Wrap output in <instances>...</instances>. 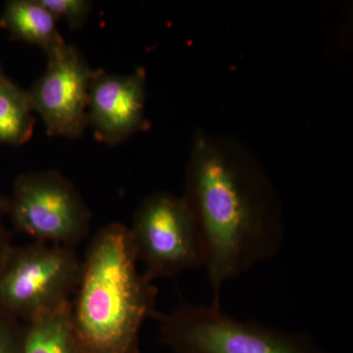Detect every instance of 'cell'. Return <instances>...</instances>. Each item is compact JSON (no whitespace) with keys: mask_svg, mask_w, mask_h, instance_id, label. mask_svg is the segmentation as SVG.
I'll list each match as a JSON object with an SVG mask.
<instances>
[{"mask_svg":"<svg viewBox=\"0 0 353 353\" xmlns=\"http://www.w3.org/2000/svg\"><path fill=\"white\" fill-rule=\"evenodd\" d=\"M183 199L203 241L212 303L220 304L228 282L273 259L282 248V203L246 146L203 132L194 137Z\"/></svg>","mask_w":353,"mask_h":353,"instance_id":"1","label":"cell"},{"mask_svg":"<svg viewBox=\"0 0 353 353\" xmlns=\"http://www.w3.org/2000/svg\"><path fill=\"white\" fill-rule=\"evenodd\" d=\"M158 290L138 269L129 230L102 228L81 262L70 324L81 353H139V333L155 319Z\"/></svg>","mask_w":353,"mask_h":353,"instance_id":"2","label":"cell"},{"mask_svg":"<svg viewBox=\"0 0 353 353\" xmlns=\"http://www.w3.org/2000/svg\"><path fill=\"white\" fill-rule=\"evenodd\" d=\"M155 319L161 341L176 353H326L310 336L238 319L220 304L181 303Z\"/></svg>","mask_w":353,"mask_h":353,"instance_id":"3","label":"cell"},{"mask_svg":"<svg viewBox=\"0 0 353 353\" xmlns=\"http://www.w3.org/2000/svg\"><path fill=\"white\" fill-rule=\"evenodd\" d=\"M81 262L69 246H11L0 262V313L27 323L71 303Z\"/></svg>","mask_w":353,"mask_h":353,"instance_id":"4","label":"cell"},{"mask_svg":"<svg viewBox=\"0 0 353 353\" xmlns=\"http://www.w3.org/2000/svg\"><path fill=\"white\" fill-rule=\"evenodd\" d=\"M129 230L138 262L150 282L205 264L201 232L183 196L160 192L137 209Z\"/></svg>","mask_w":353,"mask_h":353,"instance_id":"5","label":"cell"},{"mask_svg":"<svg viewBox=\"0 0 353 353\" xmlns=\"http://www.w3.org/2000/svg\"><path fill=\"white\" fill-rule=\"evenodd\" d=\"M14 229L34 241L75 248L90 230V209L75 185L57 171L23 174L7 197Z\"/></svg>","mask_w":353,"mask_h":353,"instance_id":"6","label":"cell"},{"mask_svg":"<svg viewBox=\"0 0 353 353\" xmlns=\"http://www.w3.org/2000/svg\"><path fill=\"white\" fill-rule=\"evenodd\" d=\"M97 71L80 51L66 46L48 57L43 75L29 90L34 112L50 136L75 139L88 127V94Z\"/></svg>","mask_w":353,"mask_h":353,"instance_id":"7","label":"cell"},{"mask_svg":"<svg viewBox=\"0 0 353 353\" xmlns=\"http://www.w3.org/2000/svg\"><path fill=\"white\" fill-rule=\"evenodd\" d=\"M146 80L143 70L114 75L97 70L88 94V126L95 138L117 145L145 129Z\"/></svg>","mask_w":353,"mask_h":353,"instance_id":"8","label":"cell"},{"mask_svg":"<svg viewBox=\"0 0 353 353\" xmlns=\"http://www.w3.org/2000/svg\"><path fill=\"white\" fill-rule=\"evenodd\" d=\"M57 22L39 0L7 1L0 16V27L14 39L39 46L48 57L67 44L58 32Z\"/></svg>","mask_w":353,"mask_h":353,"instance_id":"9","label":"cell"},{"mask_svg":"<svg viewBox=\"0 0 353 353\" xmlns=\"http://www.w3.org/2000/svg\"><path fill=\"white\" fill-rule=\"evenodd\" d=\"M29 92L0 80V145L19 146L32 138L34 118Z\"/></svg>","mask_w":353,"mask_h":353,"instance_id":"10","label":"cell"},{"mask_svg":"<svg viewBox=\"0 0 353 353\" xmlns=\"http://www.w3.org/2000/svg\"><path fill=\"white\" fill-rule=\"evenodd\" d=\"M71 303L26 324L25 353H81L70 324Z\"/></svg>","mask_w":353,"mask_h":353,"instance_id":"11","label":"cell"},{"mask_svg":"<svg viewBox=\"0 0 353 353\" xmlns=\"http://www.w3.org/2000/svg\"><path fill=\"white\" fill-rule=\"evenodd\" d=\"M55 20H63L70 29H80L87 21L92 2L88 0H39Z\"/></svg>","mask_w":353,"mask_h":353,"instance_id":"12","label":"cell"},{"mask_svg":"<svg viewBox=\"0 0 353 353\" xmlns=\"http://www.w3.org/2000/svg\"><path fill=\"white\" fill-rule=\"evenodd\" d=\"M26 324L0 313V353H25Z\"/></svg>","mask_w":353,"mask_h":353,"instance_id":"13","label":"cell"},{"mask_svg":"<svg viewBox=\"0 0 353 353\" xmlns=\"http://www.w3.org/2000/svg\"><path fill=\"white\" fill-rule=\"evenodd\" d=\"M6 216H7V197L0 194V262L13 245L11 243L10 233L6 229V223H4Z\"/></svg>","mask_w":353,"mask_h":353,"instance_id":"14","label":"cell"},{"mask_svg":"<svg viewBox=\"0 0 353 353\" xmlns=\"http://www.w3.org/2000/svg\"><path fill=\"white\" fill-rule=\"evenodd\" d=\"M3 79H6V76L4 75L3 71H2L1 65H0V80H3Z\"/></svg>","mask_w":353,"mask_h":353,"instance_id":"15","label":"cell"},{"mask_svg":"<svg viewBox=\"0 0 353 353\" xmlns=\"http://www.w3.org/2000/svg\"><path fill=\"white\" fill-rule=\"evenodd\" d=\"M3 80H4V79H3Z\"/></svg>","mask_w":353,"mask_h":353,"instance_id":"16","label":"cell"}]
</instances>
